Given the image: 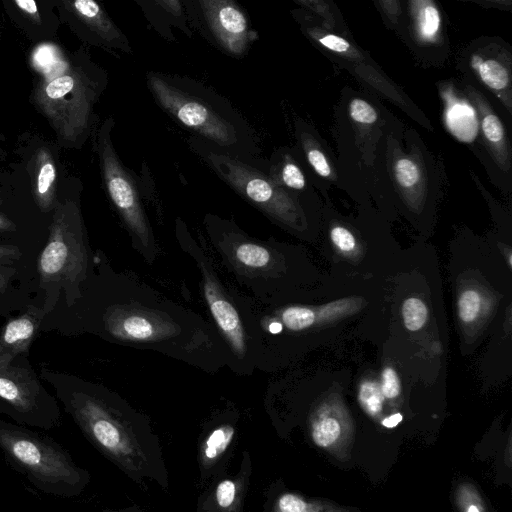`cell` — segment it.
I'll list each match as a JSON object with an SVG mask.
<instances>
[{"label":"cell","instance_id":"obj_8","mask_svg":"<svg viewBox=\"0 0 512 512\" xmlns=\"http://www.w3.org/2000/svg\"><path fill=\"white\" fill-rule=\"evenodd\" d=\"M194 151L244 200L269 218L296 226L300 211L291 196L261 170L198 138L191 141Z\"/></svg>","mask_w":512,"mask_h":512},{"label":"cell","instance_id":"obj_20","mask_svg":"<svg viewBox=\"0 0 512 512\" xmlns=\"http://www.w3.org/2000/svg\"><path fill=\"white\" fill-rule=\"evenodd\" d=\"M235 434L230 425H222L215 428L205 440L203 456L208 461L217 459L228 448Z\"/></svg>","mask_w":512,"mask_h":512},{"label":"cell","instance_id":"obj_33","mask_svg":"<svg viewBox=\"0 0 512 512\" xmlns=\"http://www.w3.org/2000/svg\"><path fill=\"white\" fill-rule=\"evenodd\" d=\"M22 252L11 244H0V266L10 265L12 262L20 259Z\"/></svg>","mask_w":512,"mask_h":512},{"label":"cell","instance_id":"obj_17","mask_svg":"<svg viewBox=\"0 0 512 512\" xmlns=\"http://www.w3.org/2000/svg\"><path fill=\"white\" fill-rule=\"evenodd\" d=\"M279 187H288L301 190L305 187V177L299 168L289 157H284L278 163L272 165L269 176Z\"/></svg>","mask_w":512,"mask_h":512},{"label":"cell","instance_id":"obj_24","mask_svg":"<svg viewBox=\"0 0 512 512\" xmlns=\"http://www.w3.org/2000/svg\"><path fill=\"white\" fill-rule=\"evenodd\" d=\"M278 512H337L336 509L329 510L328 506L309 503L298 495L286 493L277 501Z\"/></svg>","mask_w":512,"mask_h":512},{"label":"cell","instance_id":"obj_5","mask_svg":"<svg viewBox=\"0 0 512 512\" xmlns=\"http://www.w3.org/2000/svg\"><path fill=\"white\" fill-rule=\"evenodd\" d=\"M0 450L15 470L47 495L75 498L89 483L88 471L61 444L29 427L0 419Z\"/></svg>","mask_w":512,"mask_h":512},{"label":"cell","instance_id":"obj_14","mask_svg":"<svg viewBox=\"0 0 512 512\" xmlns=\"http://www.w3.org/2000/svg\"><path fill=\"white\" fill-rule=\"evenodd\" d=\"M145 17L154 28L165 38L174 40L170 26L180 28L186 35H191L187 27V16L183 2L177 0L140 1Z\"/></svg>","mask_w":512,"mask_h":512},{"label":"cell","instance_id":"obj_1","mask_svg":"<svg viewBox=\"0 0 512 512\" xmlns=\"http://www.w3.org/2000/svg\"><path fill=\"white\" fill-rule=\"evenodd\" d=\"M89 288V331L136 349L161 353L208 373L228 367L230 351L212 323L131 273L104 262Z\"/></svg>","mask_w":512,"mask_h":512},{"label":"cell","instance_id":"obj_13","mask_svg":"<svg viewBox=\"0 0 512 512\" xmlns=\"http://www.w3.org/2000/svg\"><path fill=\"white\" fill-rule=\"evenodd\" d=\"M31 190L42 212H49L56 205L57 169L50 150L39 148L32 159Z\"/></svg>","mask_w":512,"mask_h":512},{"label":"cell","instance_id":"obj_28","mask_svg":"<svg viewBox=\"0 0 512 512\" xmlns=\"http://www.w3.org/2000/svg\"><path fill=\"white\" fill-rule=\"evenodd\" d=\"M237 486L234 481L225 479L216 488L215 497L217 504L222 508H229L236 499Z\"/></svg>","mask_w":512,"mask_h":512},{"label":"cell","instance_id":"obj_21","mask_svg":"<svg viewBox=\"0 0 512 512\" xmlns=\"http://www.w3.org/2000/svg\"><path fill=\"white\" fill-rule=\"evenodd\" d=\"M358 400L367 414L377 416L382 411L384 396L379 383L363 381L359 387Z\"/></svg>","mask_w":512,"mask_h":512},{"label":"cell","instance_id":"obj_23","mask_svg":"<svg viewBox=\"0 0 512 512\" xmlns=\"http://www.w3.org/2000/svg\"><path fill=\"white\" fill-rule=\"evenodd\" d=\"M481 129L486 140L498 150L504 149L505 132L499 118L491 111L481 112Z\"/></svg>","mask_w":512,"mask_h":512},{"label":"cell","instance_id":"obj_16","mask_svg":"<svg viewBox=\"0 0 512 512\" xmlns=\"http://www.w3.org/2000/svg\"><path fill=\"white\" fill-rule=\"evenodd\" d=\"M471 65L481 81L489 88L497 91L508 88L510 84L509 73L498 61L474 56L471 59Z\"/></svg>","mask_w":512,"mask_h":512},{"label":"cell","instance_id":"obj_32","mask_svg":"<svg viewBox=\"0 0 512 512\" xmlns=\"http://www.w3.org/2000/svg\"><path fill=\"white\" fill-rule=\"evenodd\" d=\"M318 41L323 46L336 53H346L351 49V45L347 40L333 34H327L319 37Z\"/></svg>","mask_w":512,"mask_h":512},{"label":"cell","instance_id":"obj_30","mask_svg":"<svg viewBox=\"0 0 512 512\" xmlns=\"http://www.w3.org/2000/svg\"><path fill=\"white\" fill-rule=\"evenodd\" d=\"M331 240L340 250L352 251L355 248V238L346 228L336 226L330 232Z\"/></svg>","mask_w":512,"mask_h":512},{"label":"cell","instance_id":"obj_26","mask_svg":"<svg viewBox=\"0 0 512 512\" xmlns=\"http://www.w3.org/2000/svg\"><path fill=\"white\" fill-rule=\"evenodd\" d=\"M395 177L404 188L415 186L420 177L418 166L409 158L399 159L394 167Z\"/></svg>","mask_w":512,"mask_h":512},{"label":"cell","instance_id":"obj_4","mask_svg":"<svg viewBox=\"0 0 512 512\" xmlns=\"http://www.w3.org/2000/svg\"><path fill=\"white\" fill-rule=\"evenodd\" d=\"M37 269L46 315L54 310L61 295L68 308L82 300L90 276V258L83 218L75 201L56 203Z\"/></svg>","mask_w":512,"mask_h":512},{"label":"cell","instance_id":"obj_3","mask_svg":"<svg viewBox=\"0 0 512 512\" xmlns=\"http://www.w3.org/2000/svg\"><path fill=\"white\" fill-rule=\"evenodd\" d=\"M146 82L157 105L183 127L236 157L252 153L250 128L229 102L196 80L149 71Z\"/></svg>","mask_w":512,"mask_h":512},{"label":"cell","instance_id":"obj_10","mask_svg":"<svg viewBox=\"0 0 512 512\" xmlns=\"http://www.w3.org/2000/svg\"><path fill=\"white\" fill-rule=\"evenodd\" d=\"M194 3L198 6V23H203L218 47L233 57L247 53L257 34L235 1L199 0Z\"/></svg>","mask_w":512,"mask_h":512},{"label":"cell","instance_id":"obj_35","mask_svg":"<svg viewBox=\"0 0 512 512\" xmlns=\"http://www.w3.org/2000/svg\"><path fill=\"white\" fill-rule=\"evenodd\" d=\"M15 274L16 269L10 265L0 266V293L7 291Z\"/></svg>","mask_w":512,"mask_h":512},{"label":"cell","instance_id":"obj_15","mask_svg":"<svg viewBox=\"0 0 512 512\" xmlns=\"http://www.w3.org/2000/svg\"><path fill=\"white\" fill-rule=\"evenodd\" d=\"M447 125L451 132L463 141H470L477 131L473 108L465 102H449L446 111Z\"/></svg>","mask_w":512,"mask_h":512},{"label":"cell","instance_id":"obj_6","mask_svg":"<svg viewBox=\"0 0 512 512\" xmlns=\"http://www.w3.org/2000/svg\"><path fill=\"white\" fill-rule=\"evenodd\" d=\"M99 73L82 67H68L34 89L32 99L57 135L75 144L89 128L93 106L105 87Z\"/></svg>","mask_w":512,"mask_h":512},{"label":"cell","instance_id":"obj_11","mask_svg":"<svg viewBox=\"0 0 512 512\" xmlns=\"http://www.w3.org/2000/svg\"><path fill=\"white\" fill-rule=\"evenodd\" d=\"M45 316L42 305L31 303L20 315L9 318L0 331V354L10 360L19 355L28 356Z\"/></svg>","mask_w":512,"mask_h":512},{"label":"cell","instance_id":"obj_12","mask_svg":"<svg viewBox=\"0 0 512 512\" xmlns=\"http://www.w3.org/2000/svg\"><path fill=\"white\" fill-rule=\"evenodd\" d=\"M73 12L104 47L131 55L132 47L125 34L106 11L93 0L70 2Z\"/></svg>","mask_w":512,"mask_h":512},{"label":"cell","instance_id":"obj_18","mask_svg":"<svg viewBox=\"0 0 512 512\" xmlns=\"http://www.w3.org/2000/svg\"><path fill=\"white\" fill-rule=\"evenodd\" d=\"M416 30L419 37L425 41H432L440 28V14L431 2H417Z\"/></svg>","mask_w":512,"mask_h":512},{"label":"cell","instance_id":"obj_7","mask_svg":"<svg viewBox=\"0 0 512 512\" xmlns=\"http://www.w3.org/2000/svg\"><path fill=\"white\" fill-rule=\"evenodd\" d=\"M113 118H107L97 134V152L105 189L127 229L133 248L146 263L152 264L159 247L145 213L139 185L132 172L121 162L111 139Z\"/></svg>","mask_w":512,"mask_h":512},{"label":"cell","instance_id":"obj_2","mask_svg":"<svg viewBox=\"0 0 512 512\" xmlns=\"http://www.w3.org/2000/svg\"><path fill=\"white\" fill-rule=\"evenodd\" d=\"M175 237L200 273L201 293L213 325L232 356V371L251 375L258 370L261 353L257 302L232 284L223 282L203 241L197 240L180 218L175 220Z\"/></svg>","mask_w":512,"mask_h":512},{"label":"cell","instance_id":"obj_25","mask_svg":"<svg viewBox=\"0 0 512 512\" xmlns=\"http://www.w3.org/2000/svg\"><path fill=\"white\" fill-rule=\"evenodd\" d=\"M481 306V297L475 290H465L458 300V313L460 319L469 323L474 321L479 313Z\"/></svg>","mask_w":512,"mask_h":512},{"label":"cell","instance_id":"obj_22","mask_svg":"<svg viewBox=\"0 0 512 512\" xmlns=\"http://www.w3.org/2000/svg\"><path fill=\"white\" fill-rule=\"evenodd\" d=\"M402 316L405 327L409 331H417L427 320V307L419 298H408L402 305Z\"/></svg>","mask_w":512,"mask_h":512},{"label":"cell","instance_id":"obj_31","mask_svg":"<svg viewBox=\"0 0 512 512\" xmlns=\"http://www.w3.org/2000/svg\"><path fill=\"white\" fill-rule=\"evenodd\" d=\"M306 155L310 165L313 167L317 174H319L322 177L330 176V166L327 162L326 157L320 150L308 147L306 149Z\"/></svg>","mask_w":512,"mask_h":512},{"label":"cell","instance_id":"obj_34","mask_svg":"<svg viewBox=\"0 0 512 512\" xmlns=\"http://www.w3.org/2000/svg\"><path fill=\"white\" fill-rule=\"evenodd\" d=\"M14 4L32 20L41 23L37 4L34 0H14Z\"/></svg>","mask_w":512,"mask_h":512},{"label":"cell","instance_id":"obj_39","mask_svg":"<svg viewBox=\"0 0 512 512\" xmlns=\"http://www.w3.org/2000/svg\"><path fill=\"white\" fill-rule=\"evenodd\" d=\"M1 203H2V198H1V196H0V204H1Z\"/></svg>","mask_w":512,"mask_h":512},{"label":"cell","instance_id":"obj_29","mask_svg":"<svg viewBox=\"0 0 512 512\" xmlns=\"http://www.w3.org/2000/svg\"><path fill=\"white\" fill-rule=\"evenodd\" d=\"M381 390L383 396L388 399L396 398L400 393V381L396 371L392 367L384 368L382 372Z\"/></svg>","mask_w":512,"mask_h":512},{"label":"cell","instance_id":"obj_37","mask_svg":"<svg viewBox=\"0 0 512 512\" xmlns=\"http://www.w3.org/2000/svg\"><path fill=\"white\" fill-rule=\"evenodd\" d=\"M16 230V225L6 216L0 214V231L12 232Z\"/></svg>","mask_w":512,"mask_h":512},{"label":"cell","instance_id":"obj_9","mask_svg":"<svg viewBox=\"0 0 512 512\" xmlns=\"http://www.w3.org/2000/svg\"><path fill=\"white\" fill-rule=\"evenodd\" d=\"M0 413L29 428L48 431L60 425L58 400L41 384L28 356L10 360L0 354Z\"/></svg>","mask_w":512,"mask_h":512},{"label":"cell","instance_id":"obj_27","mask_svg":"<svg viewBox=\"0 0 512 512\" xmlns=\"http://www.w3.org/2000/svg\"><path fill=\"white\" fill-rule=\"evenodd\" d=\"M350 116L361 124H372L377 120L376 110L363 99H353L350 103Z\"/></svg>","mask_w":512,"mask_h":512},{"label":"cell","instance_id":"obj_36","mask_svg":"<svg viewBox=\"0 0 512 512\" xmlns=\"http://www.w3.org/2000/svg\"><path fill=\"white\" fill-rule=\"evenodd\" d=\"M402 420V415L400 413H395L390 415L382 420V425L386 428H393L397 426Z\"/></svg>","mask_w":512,"mask_h":512},{"label":"cell","instance_id":"obj_19","mask_svg":"<svg viewBox=\"0 0 512 512\" xmlns=\"http://www.w3.org/2000/svg\"><path fill=\"white\" fill-rule=\"evenodd\" d=\"M341 435V425L332 416H319L312 424L311 436L313 442L321 447L332 446Z\"/></svg>","mask_w":512,"mask_h":512},{"label":"cell","instance_id":"obj_38","mask_svg":"<svg viewBox=\"0 0 512 512\" xmlns=\"http://www.w3.org/2000/svg\"><path fill=\"white\" fill-rule=\"evenodd\" d=\"M465 512H482V510L480 509V507L475 504V503H471L466 509H465Z\"/></svg>","mask_w":512,"mask_h":512}]
</instances>
